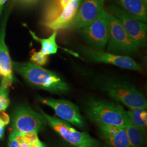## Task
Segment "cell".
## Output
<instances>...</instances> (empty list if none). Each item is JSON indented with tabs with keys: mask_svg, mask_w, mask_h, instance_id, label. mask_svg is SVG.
Listing matches in <instances>:
<instances>
[{
	"mask_svg": "<svg viewBox=\"0 0 147 147\" xmlns=\"http://www.w3.org/2000/svg\"><path fill=\"white\" fill-rule=\"evenodd\" d=\"M3 8V5H1V6H0V16H1V15L2 12Z\"/></svg>",
	"mask_w": 147,
	"mask_h": 147,
	"instance_id": "cell-27",
	"label": "cell"
},
{
	"mask_svg": "<svg viewBox=\"0 0 147 147\" xmlns=\"http://www.w3.org/2000/svg\"><path fill=\"white\" fill-rule=\"evenodd\" d=\"M9 123V117L5 111L0 112V138H2L4 135L5 128Z\"/></svg>",
	"mask_w": 147,
	"mask_h": 147,
	"instance_id": "cell-21",
	"label": "cell"
},
{
	"mask_svg": "<svg viewBox=\"0 0 147 147\" xmlns=\"http://www.w3.org/2000/svg\"><path fill=\"white\" fill-rule=\"evenodd\" d=\"M107 14L103 9L94 21L78 30L80 35L92 49L103 51L107 45L109 36Z\"/></svg>",
	"mask_w": 147,
	"mask_h": 147,
	"instance_id": "cell-6",
	"label": "cell"
},
{
	"mask_svg": "<svg viewBox=\"0 0 147 147\" xmlns=\"http://www.w3.org/2000/svg\"><path fill=\"white\" fill-rule=\"evenodd\" d=\"M80 51L85 59L90 62L109 64L121 68L135 71L142 70V67L136 62L127 56L105 52L104 50H95L89 47H81Z\"/></svg>",
	"mask_w": 147,
	"mask_h": 147,
	"instance_id": "cell-9",
	"label": "cell"
},
{
	"mask_svg": "<svg viewBox=\"0 0 147 147\" xmlns=\"http://www.w3.org/2000/svg\"><path fill=\"white\" fill-rule=\"evenodd\" d=\"M8 14H6L0 26V77H5L13 81L12 61L5 42L6 26Z\"/></svg>",
	"mask_w": 147,
	"mask_h": 147,
	"instance_id": "cell-13",
	"label": "cell"
},
{
	"mask_svg": "<svg viewBox=\"0 0 147 147\" xmlns=\"http://www.w3.org/2000/svg\"><path fill=\"white\" fill-rule=\"evenodd\" d=\"M40 112L47 124L69 144L74 147H101L100 142L87 132L76 130L67 121L50 116L42 110Z\"/></svg>",
	"mask_w": 147,
	"mask_h": 147,
	"instance_id": "cell-4",
	"label": "cell"
},
{
	"mask_svg": "<svg viewBox=\"0 0 147 147\" xmlns=\"http://www.w3.org/2000/svg\"><path fill=\"white\" fill-rule=\"evenodd\" d=\"M69 0H59V4L63 9V8L68 3Z\"/></svg>",
	"mask_w": 147,
	"mask_h": 147,
	"instance_id": "cell-24",
	"label": "cell"
},
{
	"mask_svg": "<svg viewBox=\"0 0 147 147\" xmlns=\"http://www.w3.org/2000/svg\"><path fill=\"white\" fill-rule=\"evenodd\" d=\"M16 2L20 5L25 7H31L34 5L39 0H16Z\"/></svg>",
	"mask_w": 147,
	"mask_h": 147,
	"instance_id": "cell-23",
	"label": "cell"
},
{
	"mask_svg": "<svg viewBox=\"0 0 147 147\" xmlns=\"http://www.w3.org/2000/svg\"><path fill=\"white\" fill-rule=\"evenodd\" d=\"M101 88L111 98L125 105L130 110L147 109L146 98L132 84L123 81L107 80L102 84Z\"/></svg>",
	"mask_w": 147,
	"mask_h": 147,
	"instance_id": "cell-3",
	"label": "cell"
},
{
	"mask_svg": "<svg viewBox=\"0 0 147 147\" xmlns=\"http://www.w3.org/2000/svg\"><path fill=\"white\" fill-rule=\"evenodd\" d=\"M126 112L132 123L146 134L147 127V109H131Z\"/></svg>",
	"mask_w": 147,
	"mask_h": 147,
	"instance_id": "cell-18",
	"label": "cell"
},
{
	"mask_svg": "<svg viewBox=\"0 0 147 147\" xmlns=\"http://www.w3.org/2000/svg\"><path fill=\"white\" fill-rule=\"evenodd\" d=\"M39 101L52 108L59 119L80 128L84 126V121L78 107L68 100L39 97Z\"/></svg>",
	"mask_w": 147,
	"mask_h": 147,
	"instance_id": "cell-10",
	"label": "cell"
},
{
	"mask_svg": "<svg viewBox=\"0 0 147 147\" xmlns=\"http://www.w3.org/2000/svg\"><path fill=\"white\" fill-rule=\"evenodd\" d=\"M13 81L5 77L2 78L0 86V112L5 111L9 105V89Z\"/></svg>",
	"mask_w": 147,
	"mask_h": 147,
	"instance_id": "cell-19",
	"label": "cell"
},
{
	"mask_svg": "<svg viewBox=\"0 0 147 147\" xmlns=\"http://www.w3.org/2000/svg\"><path fill=\"white\" fill-rule=\"evenodd\" d=\"M142 1L144 3L145 5H147V0H142Z\"/></svg>",
	"mask_w": 147,
	"mask_h": 147,
	"instance_id": "cell-28",
	"label": "cell"
},
{
	"mask_svg": "<svg viewBox=\"0 0 147 147\" xmlns=\"http://www.w3.org/2000/svg\"><path fill=\"white\" fill-rule=\"evenodd\" d=\"M8 147H20L18 140L16 137V134L15 130L11 131L9 137L8 142Z\"/></svg>",
	"mask_w": 147,
	"mask_h": 147,
	"instance_id": "cell-22",
	"label": "cell"
},
{
	"mask_svg": "<svg viewBox=\"0 0 147 147\" xmlns=\"http://www.w3.org/2000/svg\"><path fill=\"white\" fill-rule=\"evenodd\" d=\"M104 0H82L79 11L69 29L79 30L88 25L104 9Z\"/></svg>",
	"mask_w": 147,
	"mask_h": 147,
	"instance_id": "cell-11",
	"label": "cell"
},
{
	"mask_svg": "<svg viewBox=\"0 0 147 147\" xmlns=\"http://www.w3.org/2000/svg\"><path fill=\"white\" fill-rule=\"evenodd\" d=\"M104 147H111V146H104Z\"/></svg>",
	"mask_w": 147,
	"mask_h": 147,
	"instance_id": "cell-29",
	"label": "cell"
},
{
	"mask_svg": "<svg viewBox=\"0 0 147 147\" xmlns=\"http://www.w3.org/2000/svg\"><path fill=\"white\" fill-rule=\"evenodd\" d=\"M117 5L129 15L146 23L147 5L142 0H114Z\"/></svg>",
	"mask_w": 147,
	"mask_h": 147,
	"instance_id": "cell-15",
	"label": "cell"
},
{
	"mask_svg": "<svg viewBox=\"0 0 147 147\" xmlns=\"http://www.w3.org/2000/svg\"><path fill=\"white\" fill-rule=\"evenodd\" d=\"M7 1V0H0V6L3 5Z\"/></svg>",
	"mask_w": 147,
	"mask_h": 147,
	"instance_id": "cell-25",
	"label": "cell"
},
{
	"mask_svg": "<svg viewBox=\"0 0 147 147\" xmlns=\"http://www.w3.org/2000/svg\"><path fill=\"white\" fill-rule=\"evenodd\" d=\"M86 113L97 125L125 126L127 114L121 105L114 102L90 99L86 105Z\"/></svg>",
	"mask_w": 147,
	"mask_h": 147,
	"instance_id": "cell-2",
	"label": "cell"
},
{
	"mask_svg": "<svg viewBox=\"0 0 147 147\" xmlns=\"http://www.w3.org/2000/svg\"><path fill=\"white\" fill-rule=\"evenodd\" d=\"M47 123L42 115L26 105L16 109L13 115V129L23 133L42 131Z\"/></svg>",
	"mask_w": 147,
	"mask_h": 147,
	"instance_id": "cell-7",
	"label": "cell"
},
{
	"mask_svg": "<svg viewBox=\"0 0 147 147\" xmlns=\"http://www.w3.org/2000/svg\"><path fill=\"white\" fill-rule=\"evenodd\" d=\"M38 147H47L42 142H40L39 143V146H38Z\"/></svg>",
	"mask_w": 147,
	"mask_h": 147,
	"instance_id": "cell-26",
	"label": "cell"
},
{
	"mask_svg": "<svg viewBox=\"0 0 147 147\" xmlns=\"http://www.w3.org/2000/svg\"><path fill=\"white\" fill-rule=\"evenodd\" d=\"M29 32L33 39L40 43L42 47L40 51L44 55L49 56L57 53L59 47L56 42L57 31H53V34L50 37L44 39L39 38L34 32L30 30H29Z\"/></svg>",
	"mask_w": 147,
	"mask_h": 147,
	"instance_id": "cell-17",
	"label": "cell"
},
{
	"mask_svg": "<svg viewBox=\"0 0 147 147\" xmlns=\"http://www.w3.org/2000/svg\"><path fill=\"white\" fill-rule=\"evenodd\" d=\"M12 68L32 86L56 93H67L69 84L57 74L31 62L12 61Z\"/></svg>",
	"mask_w": 147,
	"mask_h": 147,
	"instance_id": "cell-1",
	"label": "cell"
},
{
	"mask_svg": "<svg viewBox=\"0 0 147 147\" xmlns=\"http://www.w3.org/2000/svg\"><path fill=\"white\" fill-rule=\"evenodd\" d=\"M107 13L109 23V36L107 43V52L127 56L136 54L140 48L129 36L116 17Z\"/></svg>",
	"mask_w": 147,
	"mask_h": 147,
	"instance_id": "cell-5",
	"label": "cell"
},
{
	"mask_svg": "<svg viewBox=\"0 0 147 147\" xmlns=\"http://www.w3.org/2000/svg\"><path fill=\"white\" fill-rule=\"evenodd\" d=\"M103 139L111 147H130L125 126L98 125Z\"/></svg>",
	"mask_w": 147,
	"mask_h": 147,
	"instance_id": "cell-14",
	"label": "cell"
},
{
	"mask_svg": "<svg viewBox=\"0 0 147 147\" xmlns=\"http://www.w3.org/2000/svg\"><path fill=\"white\" fill-rule=\"evenodd\" d=\"M81 1L69 0L60 15L54 20L44 24V25L53 31L69 29L79 11Z\"/></svg>",
	"mask_w": 147,
	"mask_h": 147,
	"instance_id": "cell-12",
	"label": "cell"
},
{
	"mask_svg": "<svg viewBox=\"0 0 147 147\" xmlns=\"http://www.w3.org/2000/svg\"><path fill=\"white\" fill-rule=\"evenodd\" d=\"M32 62L39 66L45 65L48 62V56L45 55L40 51H36L33 50L31 54Z\"/></svg>",
	"mask_w": 147,
	"mask_h": 147,
	"instance_id": "cell-20",
	"label": "cell"
},
{
	"mask_svg": "<svg viewBox=\"0 0 147 147\" xmlns=\"http://www.w3.org/2000/svg\"><path fill=\"white\" fill-rule=\"evenodd\" d=\"M127 136L130 147H144L145 134L135 126L127 116L125 125Z\"/></svg>",
	"mask_w": 147,
	"mask_h": 147,
	"instance_id": "cell-16",
	"label": "cell"
},
{
	"mask_svg": "<svg viewBox=\"0 0 147 147\" xmlns=\"http://www.w3.org/2000/svg\"><path fill=\"white\" fill-rule=\"evenodd\" d=\"M107 9L109 13L116 17L121 22L129 36L138 47H146L147 26L146 23L129 15L118 5H110Z\"/></svg>",
	"mask_w": 147,
	"mask_h": 147,
	"instance_id": "cell-8",
	"label": "cell"
}]
</instances>
